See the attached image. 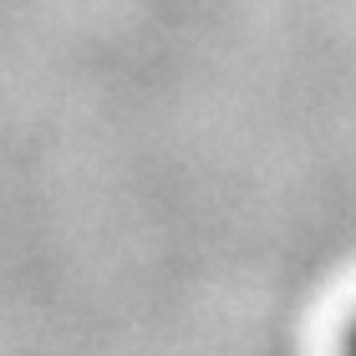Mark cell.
Returning <instances> with one entry per match:
<instances>
[{
	"label": "cell",
	"mask_w": 356,
	"mask_h": 356,
	"mask_svg": "<svg viewBox=\"0 0 356 356\" xmlns=\"http://www.w3.org/2000/svg\"><path fill=\"white\" fill-rule=\"evenodd\" d=\"M346 356H356V321H351V336H346Z\"/></svg>",
	"instance_id": "1"
}]
</instances>
